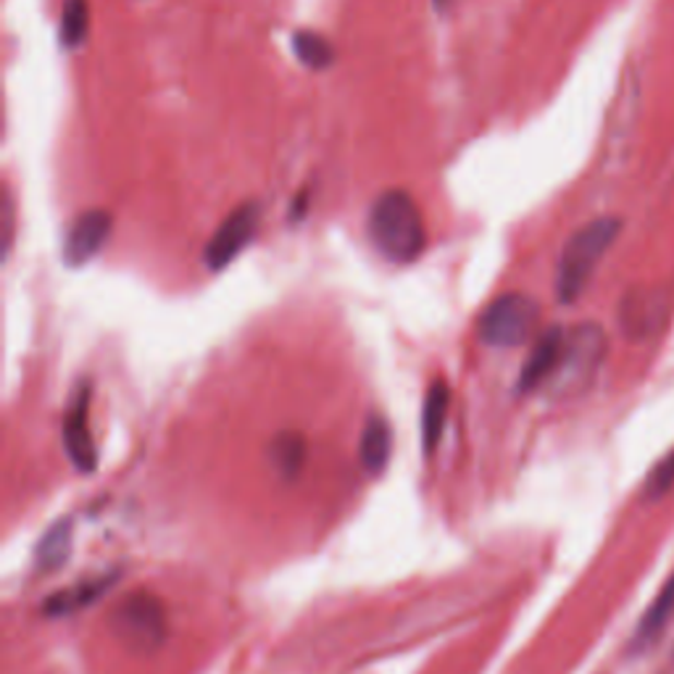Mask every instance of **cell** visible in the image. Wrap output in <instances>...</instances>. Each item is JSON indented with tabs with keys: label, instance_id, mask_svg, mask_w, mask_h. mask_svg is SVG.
Here are the masks:
<instances>
[{
	"label": "cell",
	"instance_id": "obj_3",
	"mask_svg": "<svg viewBox=\"0 0 674 674\" xmlns=\"http://www.w3.org/2000/svg\"><path fill=\"white\" fill-rule=\"evenodd\" d=\"M540 306L535 298L525 292H506L482 311L477 322V335L493 348H519L535 335Z\"/></svg>",
	"mask_w": 674,
	"mask_h": 674
},
{
	"label": "cell",
	"instance_id": "obj_6",
	"mask_svg": "<svg viewBox=\"0 0 674 674\" xmlns=\"http://www.w3.org/2000/svg\"><path fill=\"white\" fill-rule=\"evenodd\" d=\"M258 225H261L258 203H243V206L234 208V212L221 221L219 230L214 232L212 240H208L206 253H203V261H206L208 272L227 269V266L251 245V240L256 238Z\"/></svg>",
	"mask_w": 674,
	"mask_h": 674
},
{
	"label": "cell",
	"instance_id": "obj_5",
	"mask_svg": "<svg viewBox=\"0 0 674 674\" xmlns=\"http://www.w3.org/2000/svg\"><path fill=\"white\" fill-rule=\"evenodd\" d=\"M111 627L135 651H154L167 638V612L154 593H132L117 606Z\"/></svg>",
	"mask_w": 674,
	"mask_h": 674
},
{
	"label": "cell",
	"instance_id": "obj_13",
	"mask_svg": "<svg viewBox=\"0 0 674 674\" xmlns=\"http://www.w3.org/2000/svg\"><path fill=\"white\" fill-rule=\"evenodd\" d=\"M390 454H393L390 424H387V419L383 417H369L364 432H361V445H359L361 467H364L369 474L385 472L387 461H390Z\"/></svg>",
	"mask_w": 674,
	"mask_h": 674
},
{
	"label": "cell",
	"instance_id": "obj_16",
	"mask_svg": "<svg viewBox=\"0 0 674 674\" xmlns=\"http://www.w3.org/2000/svg\"><path fill=\"white\" fill-rule=\"evenodd\" d=\"M292 50H296L298 61L311 69V72H324V69L333 67L337 59L333 43L314 29H298L296 35H292Z\"/></svg>",
	"mask_w": 674,
	"mask_h": 674
},
{
	"label": "cell",
	"instance_id": "obj_11",
	"mask_svg": "<svg viewBox=\"0 0 674 674\" xmlns=\"http://www.w3.org/2000/svg\"><path fill=\"white\" fill-rule=\"evenodd\" d=\"M672 619H674V571L670 575V580L661 585L657 598L648 603L646 614L640 616L638 627H635L633 638H629L627 651L633 653V657H640V653H646L648 648L657 646L661 635L666 633V627L672 625Z\"/></svg>",
	"mask_w": 674,
	"mask_h": 674
},
{
	"label": "cell",
	"instance_id": "obj_19",
	"mask_svg": "<svg viewBox=\"0 0 674 674\" xmlns=\"http://www.w3.org/2000/svg\"><path fill=\"white\" fill-rule=\"evenodd\" d=\"M672 485H674V454L664 456V459H661L657 467L648 472L646 485H643V498L646 501L664 498V495L672 491Z\"/></svg>",
	"mask_w": 674,
	"mask_h": 674
},
{
	"label": "cell",
	"instance_id": "obj_8",
	"mask_svg": "<svg viewBox=\"0 0 674 674\" xmlns=\"http://www.w3.org/2000/svg\"><path fill=\"white\" fill-rule=\"evenodd\" d=\"M111 230L113 216L106 208H91V212L80 214L63 240V261L69 266H85L108 243Z\"/></svg>",
	"mask_w": 674,
	"mask_h": 674
},
{
	"label": "cell",
	"instance_id": "obj_1",
	"mask_svg": "<svg viewBox=\"0 0 674 674\" xmlns=\"http://www.w3.org/2000/svg\"><path fill=\"white\" fill-rule=\"evenodd\" d=\"M369 238L393 264H411L428 248V227L406 190H385L369 208Z\"/></svg>",
	"mask_w": 674,
	"mask_h": 674
},
{
	"label": "cell",
	"instance_id": "obj_20",
	"mask_svg": "<svg viewBox=\"0 0 674 674\" xmlns=\"http://www.w3.org/2000/svg\"><path fill=\"white\" fill-rule=\"evenodd\" d=\"M306 206H309V193L306 190H303L301 195H298L296 201H292V212H290V219H301L303 216V212H306Z\"/></svg>",
	"mask_w": 674,
	"mask_h": 674
},
{
	"label": "cell",
	"instance_id": "obj_18",
	"mask_svg": "<svg viewBox=\"0 0 674 674\" xmlns=\"http://www.w3.org/2000/svg\"><path fill=\"white\" fill-rule=\"evenodd\" d=\"M272 459H275L277 469H282L288 477H296L306 461V441L298 432H282L272 443Z\"/></svg>",
	"mask_w": 674,
	"mask_h": 674
},
{
	"label": "cell",
	"instance_id": "obj_17",
	"mask_svg": "<svg viewBox=\"0 0 674 674\" xmlns=\"http://www.w3.org/2000/svg\"><path fill=\"white\" fill-rule=\"evenodd\" d=\"M91 32V0H63L61 9V43L69 50L80 48Z\"/></svg>",
	"mask_w": 674,
	"mask_h": 674
},
{
	"label": "cell",
	"instance_id": "obj_15",
	"mask_svg": "<svg viewBox=\"0 0 674 674\" xmlns=\"http://www.w3.org/2000/svg\"><path fill=\"white\" fill-rule=\"evenodd\" d=\"M72 535L74 527L72 519L56 521L53 527L40 538L35 549V567L40 571H56L72 556Z\"/></svg>",
	"mask_w": 674,
	"mask_h": 674
},
{
	"label": "cell",
	"instance_id": "obj_7",
	"mask_svg": "<svg viewBox=\"0 0 674 674\" xmlns=\"http://www.w3.org/2000/svg\"><path fill=\"white\" fill-rule=\"evenodd\" d=\"M670 314V296L664 288H633L619 303V327L629 340L640 342L659 335Z\"/></svg>",
	"mask_w": 674,
	"mask_h": 674
},
{
	"label": "cell",
	"instance_id": "obj_14",
	"mask_svg": "<svg viewBox=\"0 0 674 674\" xmlns=\"http://www.w3.org/2000/svg\"><path fill=\"white\" fill-rule=\"evenodd\" d=\"M450 409V390L443 380H435L430 385L428 398H424V409H422V443H424V454L432 456L435 454L437 443H441L443 430H445V419H448Z\"/></svg>",
	"mask_w": 674,
	"mask_h": 674
},
{
	"label": "cell",
	"instance_id": "obj_12",
	"mask_svg": "<svg viewBox=\"0 0 674 674\" xmlns=\"http://www.w3.org/2000/svg\"><path fill=\"white\" fill-rule=\"evenodd\" d=\"M117 577L119 575H100V577H93V580L72 585V588L50 595L48 601L43 603V612H46V616H67V614L80 612V609L91 606V603L98 601V598L104 595L113 582H117Z\"/></svg>",
	"mask_w": 674,
	"mask_h": 674
},
{
	"label": "cell",
	"instance_id": "obj_4",
	"mask_svg": "<svg viewBox=\"0 0 674 674\" xmlns=\"http://www.w3.org/2000/svg\"><path fill=\"white\" fill-rule=\"evenodd\" d=\"M606 333L593 322H585L571 327L567 333V342H564V356L558 372L553 374V387L562 393L580 390L595 377L601 369L603 359H606Z\"/></svg>",
	"mask_w": 674,
	"mask_h": 674
},
{
	"label": "cell",
	"instance_id": "obj_2",
	"mask_svg": "<svg viewBox=\"0 0 674 674\" xmlns=\"http://www.w3.org/2000/svg\"><path fill=\"white\" fill-rule=\"evenodd\" d=\"M622 221L616 216H601L577 230L564 245L562 256H558L556 272V292L562 303H575L588 288L590 277L595 275L598 264L619 238Z\"/></svg>",
	"mask_w": 674,
	"mask_h": 674
},
{
	"label": "cell",
	"instance_id": "obj_21",
	"mask_svg": "<svg viewBox=\"0 0 674 674\" xmlns=\"http://www.w3.org/2000/svg\"><path fill=\"white\" fill-rule=\"evenodd\" d=\"M435 9H437V11H441V14H443V11H445V9H448V0H435Z\"/></svg>",
	"mask_w": 674,
	"mask_h": 674
},
{
	"label": "cell",
	"instance_id": "obj_9",
	"mask_svg": "<svg viewBox=\"0 0 674 674\" xmlns=\"http://www.w3.org/2000/svg\"><path fill=\"white\" fill-rule=\"evenodd\" d=\"M91 385H82L74 404L69 406L67 419H63V445L80 472L91 474L98 464V448H95L93 430H91Z\"/></svg>",
	"mask_w": 674,
	"mask_h": 674
},
{
	"label": "cell",
	"instance_id": "obj_10",
	"mask_svg": "<svg viewBox=\"0 0 674 674\" xmlns=\"http://www.w3.org/2000/svg\"><path fill=\"white\" fill-rule=\"evenodd\" d=\"M564 342H567V329L562 327H549L538 337L535 348L521 366L517 385L519 393H535L538 387L551 383L553 374L558 372V364H562Z\"/></svg>",
	"mask_w": 674,
	"mask_h": 674
}]
</instances>
